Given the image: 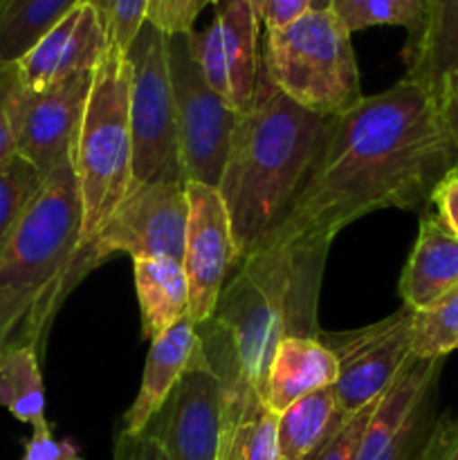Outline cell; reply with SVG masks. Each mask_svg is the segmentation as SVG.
<instances>
[{"mask_svg":"<svg viewBox=\"0 0 458 460\" xmlns=\"http://www.w3.org/2000/svg\"><path fill=\"white\" fill-rule=\"evenodd\" d=\"M377 402H380V400H375L373 404H368V407L353 413V416H350L348 420H346L344 425H341L339 429H337L335 434L313 454V456H308L305 460H357L364 431H366V425L368 420H371L373 411H375Z\"/></svg>","mask_w":458,"mask_h":460,"instance_id":"obj_30","label":"cell"},{"mask_svg":"<svg viewBox=\"0 0 458 460\" xmlns=\"http://www.w3.org/2000/svg\"><path fill=\"white\" fill-rule=\"evenodd\" d=\"M330 121L287 99L260 66L218 184L238 263L259 254L278 232L317 162Z\"/></svg>","mask_w":458,"mask_h":460,"instance_id":"obj_3","label":"cell"},{"mask_svg":"<svg viewBox=\"0 0 458 460\" xmlns=\"http://www.w3.org/2000/svg\"><path fill=\"white\" fill-rule=\"evenodd\" d=\"M112 460H169L164 447L153 434L144 431L137 436L117 434Z\"/></svg>","mask_w":458,"mask_h":460,"instance_id":"obj_36","label":"cell"},{"mask_svg":"<svg viewBox=\"0 0 458 460\" xmlns=\"http://www.w3.org/2000/svg\"><path fill=\"white\" fill-rule=\"evenodd\" d=\"M458 288V238L434 211H422L418 238L400 274L404 308L425 310Z\"/></svg>","mask_w":458,"mask_h":460,"instance_id":"obj_18","label":"cell"},{"mask_svg":"<svg viewBox=\"0 0 458 460\" xmlns=\"http://www.w3.org/2000/svg\"><path fill=\"white\" fill-rule=\"evenodd\" d=\"M337 376L335 355L317 337H283L269 362L265 404L278 416L296 400L335 386Z\"/></svg>","mask_w":458,"mask_h":460,"instance_id":"obj_19","label":"cell"},{"mask_svg":"<svg viewBox=\"0 0 458 460\" xmlns=\"http://www.w3.org/2000/svg\"><path fill=\"white\" fill-rule=\"evenodd\" d=\"M330 9L350 34L368 27H404L409 36L420 30L425 0H330Z\"/></svg>","mask_w":458,"mask_h":460,"instance_id":"obj_27","label":"cell"},{"mask_svg":"<svg viewBox=\"0 0 458 460\" xmlns=\"http://www.w3.org/2000/svg\"><path fill=\"white\" fill-rule=\"evenodd\" d=\"M218 460H281L277 413L263 400H251L236 418L223 422Z\"/></svg>","mask_w":458,"mask_h":460,"instance_id":"obj_25","label":"cell"},{"mask_svg":"<svg viewBox=\"0 0 458 460\" xmlns=\"http://www.w3.org/2000/svg\"><path fill=\"white\" fill-rule=\"evenodd\" d=\"M209 4H216V0H196V3H193V9H196V16L202 12V9L209 7Z\"/></svg>","mask_w":458,"mask_h":460,"instance_id":"obj_39","label":"cell"},{"mask_svg":"<svg viewBox=\"0 0 458 460\" xmlns=\"http://www.w3.org/2000/svg\"><path fill=\"white\" fill-rule=\"evenodd\" d=\"M454 350H458V288L411 314V358L445 359Z\"/></svg>","mask_w":458,"mask_h":460,"instance_id":"obj_26","label":"cell"},{"mask_svg":"<svg viewBox=\"0 0 458 460\" xmlns=\"http://www.w3.org/2000/svg\"><path fill=\"white\" fill-rule=\"evenodd\" d=\"M187 182H142L130 184L101 232L81 252L76 279L97 268L115 254L130 259L182 261L184 234H187Z\"/></svg>","mask_w":458,"mask_h":460,"instance_id":"obj_9","label":"cell"},{"mask_svg":"<svg viewBox=\"0 0 458 460\" xmlns=\"http://www.w3.org/2000/svg\"><path fill=\"white\" fill-rule=\"evenodd\" d=\"M310 9H330V0H310Z\"/></svg>","mask_w":458,"mask_h":460,"instance_id":"obj_40","label":"cell"},{"mask_svg":"<svg viewBox=\"0 0 458 460\" xmlns=\"http://www.w3.org/2000/svg\"><path fill=\"white\" fill-rule=\"evenodd\" d=\"M259 25L251 0H216L214 22L202 31H189L207 84L238 112L251 103L259 79Z\"/></svg>","mask_w":458,"mask_h":460,"instance_id":"obj_13","label":"cell"},{"mask_svg":"<svg viewBox=\"0 0 458 460\" xmlns=\"http://www.w3.org/2000/svg\"><path fill=\"white\" fill-rule=\"evenodd\" d=\"M454 171L458 146L436 94L402 76L332 117L317 162L268 247H330L341 229L380 209L422 214Z\"/></svg>","mask_w":458,"mask_h":460,"instance_id":"obj_1","label":"cell"},{"mask_svg":"<svg viewBox=\"0 0 458 460\" xmlns=\"http://www.w3.org/2000/svg\"><path fill=\"white\" fill-rule=\"evenodd\" d=\"M431 207L434 214L443 220L445 227L458 238V171L449 173L443 182L436 187L431 196Z\"/></svg>","mask_w":458,"mask_h":460,"instance_id":"obj_37","label":"cell"},{"mask_svg":"<svg viewBox=\"0 0 458 460\" xmlns=\"http://www.w3.org/2000/svg\"><path fill=\"white\" fill-rule=\"evenodd\" d=\"M404 79L436 93L449 72H458V0H425L420 30L407 36Z\"/></svg>","mask_w":458,"mask_h":460,"instance_id":"obj_20","label":"cell"},{"mask_svg":"<svg viewBox=\"0 0 458 460\" xmlns=\"http://www.w3.org/2000/svg\"><path fill=\"white\" fill-rule=\"evenodd\" d=\"M43 180L45 175L18 153L0 164V256Z\"/></svg>","mask_w":458,"mask_h":460,"instance_id":"obj_28","label":"cell"},{"mask_svg":"<svg viewBox=\"0 0 458 460\" xmlns=\"http://www.w3.org/2000/svg\"><path fill=\"white\" fill-rule=\"evenodd\" d=\"M81 0H0V61L16 63Z\"/></svg>","mask_w":458,"mask_h":460,"instance_id":"obj_24","label":"cell"},{"mask_svg":"<svg viewBox=\"0 0 458 460\" xmlns=\"http://www.w3.org/2000/svg\"><path fill=\"white\" fill-rule=\"evenodd\" d=\"M84 205L70 160L45 175L0 256V353L40 350L54 313L76 283Z\"/></svg>","mask_w":458,"mask_h":460,"instance_id":"obj_4","label":"cell"},{"mask_svg":"<svg viewBox=\"0 0 458 460\" xmlns=\"http://www.w3.org/2000/svg\"><path fill=\"white\" fill-rule=\"evenodd\" d=\"M21 79L16 63L0 61V164L16 153V135H13V106H16Z\"/></svg>","mask_w":458,"mask_h":460,"instance_id":"obj_31","label":"cell"},{"mask_svg":"<svg viewBox=\"0 0 458 460\" xmlns=\"http://www.w3.org/2000/svg\"><path fill=\"white\" fill-rule=\"evenodd\" d=\"M189 205L182 268L189 281V319L209 322L220 292L238 265L232 223L218 189L202 182L184 184Z\"/></svg>","mask_w":458,"mask_h":460,"instance_id":"obj_12","label":"cell"},{"mask_svg":"<svg viewBox=\"0 0 458 460\" xmlns=\"http://www.w3.org/2000/svg\"><path fill=\"white\" fill-rule=\"evenodd\" d=\"M411 314L402 305L389 317L364 328L317 332V340L337 359L339 376L332 389L348 416L380 400L409 364Z\"/></svg>","mask_w":458,"mask_h":460,"instance_id":"obj_10","label":"cell"},{"mask_svg":"<svg viewBox=\"0 0 458 460\" xmlns=\"http://www.w3.org/2000/svg\"><path fill=\"white\" fill-rule=\"evenodd\" d=\"M445 359H409L368 420L357 460H420L436 420Z\"/></svg>","mask_w":458,"mask_h":460,"instance_id":"obj_11","label":"cell"},{"mask_svg":"<svg viewBox=\"0 0 458 460\" xmlns=\"http://www.w3.org/2000/svg\"><path fill=\"white\" fill-rule=\"evenodd\" d=\"M108 49L110 40L97 12L88 3H79L18 58V79L25 90H45L94 72Z\"/></svg>","mask_w":458,"mask_h":460,"instance_id":"obj_16","label":"cell"},{"mask_svg":"<svg viewBox=\"0 0 458 460\" xmlns=\"http://www.w3.org/2000/svg\"><path fill=\"white\" fill-rule=\"evenodd\" d=\"M259 21L268 30H281L310 9V0H251Z\"/></svg>","mask_w":458,"mask_h":460,"instance_id":"obj_35","label":"cell"},{"mask_svg":"<svg viewBox=\"0 0 458 460\" xmlns=\"http://www.w3.org/2000/svg\"><path fill=\"white\" fill-rule=\"evenodd\" d=\"M169 72L184 178L218 189L241 112L207 84L189 31L169 36Z\"/></svg>","mask_w":458,"mask_h":460,"instance_id":"obj_8","label":"cell"},{"mask_svg":"<svg viewBox=\"0 0 458 460\" xmlns=\"http://www.w3.org/2000/svg\"><path fill=\"white\" fill-rule=\"evenodd\" d=\"M22 460H84L72 440L54 438L49 422L31 427V436L25 440Z\"/></svg>","mask_w":458,"mask_h":460,"instance_id":"obj_33","label":"cell"},{"mask_svg":"<svg viewBox=\"0 0 458 460\" xmlns=\"http://www.w3.org/2000/svg\"><path fill=\"white\" fill-rule=\"evenodd\" d=\"M193 3L196 0H151L146 21L169 36L191 31L198 18Z\"/></svg>","mask_w":458,"mask_h":460,"instance_id":"obj_32","label":"cell"},{"mask_svg":"<svg viewBox=\"0 0 458 460\" xmlns=\"http://www.w3.org/2000/svg\"><path fill=\"white\" fill-rule=\"evenodd\" d=\"M420 460H458V413L438 416Z\"/></svg>","mask_w":458,"mask_h":460,"instance_id":"obj_34","label":"cell"},{"mask_svg":"<svg viewBox=\"0 0 458 460\" xmlns=\"http://www.w3.org/2000/svg\"><path fill=\"white\" fill-rule=\"evenodd\" d=\"M72 166L84 205V252L133 184L130 63L121 49H108L94 70L88 106L72 153Z\"/></svg>","mask_w":458,"mask_h":460,"instance_id":"obj_5","label":"cell"},{"mask_svg":"<svg viewBox=\"0 0 458 460\" xmlns=\"http://www.w3.org/2000/svg\"><path fill=\"white\" fill-rule=\"evenodd\" d=\"M92 76L94 72L72 76L45 90H25L21 84L13 106L16 153L43 175L75 153Z\"/></svg>","mask_w":458,"mask_h":460,"instance_id":"obj_14","label":"cell"},{"mask_svg":"<svg viewBox=\"0 0 458 460\" xmlns=\"http://www.w3.org/2000/svg\"><path fill=\"white\" fill-rule=\"evenodd\" d=\"M198 346H200V337H198L196 326L189 317L180 319L164 335L151 341L142 385H139L133 404L121 418L119 434L137 436L146 431V427L162 411L166 400L171 398L173 389L178 386L180 377L184 376L187 367L191 364Z\"/></svg>","mask_w":458,"mask_h":460,"instance_id":"obj_17","label":"cell"},{"mask_svg":"<svg viewBox=\"0 0 458 460\" xmlns=\"http://www.w3.org/2000/svg\"><path fill=\"white\" fill-rule=\"evenodd\" d=\"M0 407L25 425L39 427L48 422L36 346L16 344L0 353Z\"/></svg>","mask_w":458,"mask_h":460,"instance_id":"obj_23","label":"cell"},{"mask_svg":"<svg viewBox=\"0 0 458 460\" xmlns=\"http://www.w3.org/2000/svg\"><path fill=\"white\" fill-rule=\"evenodd\" d=\"M350 36L332 9H308L290 25L265 31L260 66L301 108L341 115L364 97Z\"/></svg>","mask_w":458,"mask_h":460,"instance_id":"obj_6","label":"cell"},{"mask_svg":"<svg viewBox=\"0 0 458 460\" xmlns=\"http://www.w3.org/2000/svg\"><path fill=\"white\" fill-rule=\"evenodd\" d=\"M436 102H438L440 119H443L445 130L452 137V142L458 146V72H449L440 81L436 90Z\"/></svg>","mask_w":458,"mask_h":460,"instance_id":"obj_38","label":"cell"},{"mask_svg":"<svg viewBox=\"0 0 458 460\" xmlns=\"http://www.w3.org/2000/svg\"><path fill=\"white\" fill-rule=\"evenodd\" d=\"M126 58L130 63L133 184L187 182L175 124L169 34L146 21L126 49Z\"/></svg>","mask_w":458,"mask_h":460,"instance_id":"obj_7","label":"cell"},{"mask_svg":"<svg viewBox=\"0 0 458 460\" xmlns=\"http://www.w3.org/2000/svg\"><path fill=\"white\" fill-rule=\"evenodd\" d=\"M328 247H265L229 274L209 322L196 326L202 353L227 391L265 402L269 362L283 337H317L319 286Z\"/></svg>","mask_w":458,"mask_h":460,"instance_id":"obj_2","label":"cell"},{"mask_svg":"<svg viewBox=\"0 0 458 460\" xmlns=\"http://www.w3.org/2000/svg\"><path fill=\"white\" fill-rule=\"evenodd\" d=\"M348 418L332 386L296 400L277 416L278 456L281 460L313 456Z\"/></svg>","mask_w":458,"mask_h":460,"instance_id":"obj_22","label":"cell"},{"mask_svg":"<svg viewBox=\"0 0 458 460\" xmlns=\"http://www.w3.org/2000/svg\"><path fill=\"white\" fill-rule=\"evenodd\" d=\"M133 279L142 314V335L148 341L189 317V281L182 261L166 256L137 259L133 261Z\"/></svg>","mask_w":458,"mask_h":460,"instance_id":"obj_21","label":"cell"},{"mask_svg":"<svg viewBox=\"0 0 458 460\" xmlns=\"http://www.w3.org/2000/svg\"><path fill=\"white\" fill-rule=\"evenodd\" d=\"M146 431L160 440L169 460H218L223 386L202 346H198L191 364Z\"/></svg>","mask_w":458,"mask_h":460,"instance_id":"obj_15","label":"cell"},{"mask_svg":"<svg viewBox=\"0 0 458 460\" xmlns=\"http://www.w3.org/2000/svg\"><path fill=\"white\" fill-rule=\"evenodd\" d=\"M81 3H88L97 12L110 48L126 52L146 22L151 0H81Z\"/></svg>","mask_w":458,"mask_h":460,"instance_id":"obj_29","label":"cell"}]
</instances>
